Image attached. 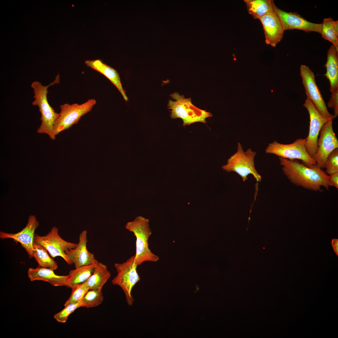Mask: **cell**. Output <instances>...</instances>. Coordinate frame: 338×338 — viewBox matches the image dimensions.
<instances>
[{
    "instance_id": "6da1fadb",
    "label": "cell",
    "mask_w": 338,
    "mask_h": 338,
    "mask_svg": "<svg viewBox=\"0 0 338 338\" xmlns=\"http://www.w3.org/2000/svg\"><path fill=\"white\" fill-rule=\"evenodd\" d=\"M279 159L284 173L295 185L315 192H322V187L328 190L332 186L329 175L316 165L309 167L294 160Z\"/></svg>"
},
{
    "instance_id": "7a4b0ae2",
    "label": "cell",
    "mask_w": 338,
    "mask_h": 338,
    "mask_svg": "<svg viewBox=\"0 0 338 338\" xmlns=\"http://www.w3.org/2000/svg\"><path fill=\"white\" fill-rule=\"evenodd\" d=\"M58 75L55 80L47 85H43L39 82H33L31 87L33 90L34 100L32 104L37 106L41 114V123L37 130L39 134H44L48 136L50 138L54 140L56 136L54 134V126L59 115V113L49 104L47 99L48 88L50 86L58 83L59 82Z\"/></svg>"
},
{
    "instance_id": "3957f363",
    "label": "cell",
    "mask_w": 338,
    "mask_h": 338,
    "mask_svg": "<svg viewBox=\"0 0 338 338\" xmlns=\"http://www.w3.org/2000/svg\"><path fill=\"white\" fill-rule=\"evenodd\" d=\"M149 223V219L138 216L125 225V228L132 232L136 237V253L134 255L138 266L145 262H157L159 259L149 248L148 239L152 233Z\"/></svg>"
},
{
    "instance_id": "277c9868",
    "label": "cell",
    "mask_w": 338,
    "mask_h": 338,
    "mask_svg": "<svg viewBox=\"0 0 338 338\" xmlns=\"http://www.w3.org/2000/svg\"><path fill=\"white\" fill-rule=\"evenodd\" d=\"M170 96L174 100H169L167 104L168 109L171 110L170 117L172 119H181L183 126L197 122L205 124L206 119L213 115L210 112L194 106L190 98H185L184 95L176 92Z\"/></svg>"
},
{
    "instance_id": "5b68a950",
    "label": "cell",
    "mask_w": 338,
    "mask_h": 338,
    "mask_svg": "<svg viewBox=\"0 0 338 338\" xmlns=\"http://www.w3.org/2000/svg\"><path fill=\"white\" fill-rule=\"evenodd\" d=\"M256 152L250 148L244 151L239 142L237 143L236 152L228 160L227 164L222 166V169L228 172H233L237 173L245 182L248 176L252 174L257 182H260L261 176L257 171L255 167L254 158Z\"/></svg>"
},
{
    "instance_id": "8992f818",
    "label": "cell",
    "mask_w": 338,
    "mask_h": 338,
    "mask_svg": "<svg viewBox=\"0 0 338 338\" xmlns=\"http://www.w3.org/2000/svg\"><path fill=\"white\" fill-rule=\"evenodd\" d=\"M306 142L305 139L302 138H298L290 144H281L274 141L268 144L265 152L290 160H300L302 164L312 167L316 165V163L306 151Z\"/></svg>"
},
{
    "instance_id": "52a82bcc",
    "label": "cell",
    "mask_w": 338,
    "mask_h": 338,
    "mask_svg": "<svg viewBox=\"0 0 338 338\" xmlns=\"http://www.w3.org/2000/svg\"><path fill=\"white\" fill-rule=\"evenodd\" d=\"M138 266L135 261V255L124 262L116 263L114 265L117 274L112 280V283L122 289L126 301L130 306L133 304L134 300L131 295V291L136 284L141 280L137 271Z\"/></svg>"
},
{
    "instance_id": "ba28073f",
    "label": "cell",
    "mask_w": 338,
    "mask_h": 338,
    "mask_svg": "<svg viewBox=\"0 0 338 338\" xmlns=\"http://www.w3.org/2000/svg\"><path fill=\"white\" fill-rule=\"evenodd\" d=\"M90 99L81 104H65L60 106V111L54 126V134L56 136L77 123L81 118L90 111L96 103Z\"/></svg>"
},
{
    "instance_id": "9c48e42d",
    "label": "cell",
    "mask_w": 338,
    "mask_h": 338,
    "mask_svg": "<svg viewBox=\"0 0 338 338\" xmlns=\"http://www.w3.org/2000/svg\"><path fill=\"white\" fill-rule=\"evenodd\" d=\"M58 229L54 227L48 233L43 236L35 234L34 242L44 247L53 258L60 257L68 264H73L65 252L75 248L77 243L67 241L59 235Z\"/></svg>"
},
{
    "instance_id": "30bf717a",
    "label": "cell",
    "mask_w": 338,
    "mask_h": 338,
    "mask_svg": "<svg viewBox=\"0 0 338 338\" xmlns=\"http://www.w3.org/2000/svg\"><path fill=\"white\" fill-rule=\"evenodd\" d=\"M300 75L307 97L313 102L320 114L327 120H333V115L328 111L320 90L316 83L315 76L309 67L301 64Z\"/></svg>"
},
{
    "instance_id": "8fae6325",
    "label": "cell",
    "mask_w": 338,
    "mask_h": 338,
    "mask_svg": "<svg viewBox=\"0 0 338 338\" xmlns=\"http://www.w3.org/2000/svg\"><path fill=\"white\" fill-rule=\"evenodd\" d=\"M332 120L328 121L320 129L317 141V151L312 157L316 166L322 169L324 168L325 162L329 155L338 148V140L333 130Z\"/></svg>"
},
{
    "instance_id": "7c38bea8",
    "label": "cell",
    "mask_w": 338,
    "mask_h": 338,
    "mask_svg": "<svg viewBox=\"0 0 338 338\" xmlns=\"http://www.w3.org/2000/svg\"><path fill=\"white\" fill-rule=\"evenodd\" d=\"M303 106L308 112L310 119L309 133L305 139L306 151L312 158L317 151L318 136L323 125L328 121L320 114L307 97Z\"/></svg>"
},
{
    "instance_id": "4fadbf2b",
    "label": "cell",
    "mask_w": 338,
    "mask_h": 338,
    "mask_svg": "<svg viewBox=\"0 0 338 338\" xmlns=\"http://www.w3.org/2000/svg\"><path fill=\"white\" fill-rule=\"evenodd\" d=\"M274 12L278 17L284 31L298 29L308 33L315 32L321 34L322 23L308 21L297 13L287 12L279 8L273 4Z\"/></svg>"
},
{
    "instance_id": "5bb4252c",
    "label": "cell",
    "mask_w": 338,
    "mask_h": 338,
    "mask_svg": "<svg viewBox=\"0 0 338 338\" xmlns=\"http://www.w3.org/2000/svg\"><path fill=\"white\" fill-rule=\"evenodd\" d=\"M39 226V222L35 216L31 215L28 218L26 226L16 233L0 232L1 239L11 238L19 243L25 249L30 258L33 257V244L35 231Z\"/></svg>"
},
{
    "instance_id": "9a60e30c",
    "label": "cell",
    "mask_w": 338,
    "mask_h": 338,
    "mask_svg": "<svg viewBox=\"0 0 338 338\" xmlns=\"http://www.w3.org/2000/svg\"><path fill=\"white\" fill-rule=\"evenodd\" d=\"M259 20L264 31L266 43L275 47L282 39L284 31L278 17L274 11Z\"/></svg>"
},
{
    "instance_id": "2e32d148",
    "label": "cell",
    "mask_w": 338,
    "mask_h": 338,
    "mask_svg": "<svg viewBox=\"0 0 338 338\" xmlns=\"http://www.w3.org/2000/svg\"><path fill=\"white\" fill-rule=\"evenodd\" d=\"M87 243V231L84 230L80 234L76 246L65 252L68 258L74 264L75 268L90 264L96 259L94 254L88 250Z\"/></svg>"
},
{
    "instance_id": "e0dca14e",
    "label": "cell",
    "mask_w": 338,
    "mask_h": 338,
    "mask_svg": "<svg viewBox=\"0 0 338 338\" xmlns=\"http://www.w3.org/2000/svg\"><path fill=\"white\" fill-rule=\"evenodd\" d=\"M28 275L31 281L41 280L47 282L54 286L67 287L69 275H59L56 274L54 270L40 266L35 268H29Z\"/></svg>"
},
{
    "instance_id": "ac0fdd59",
    "label": "cell",
    "mask_w": 338,
    "mask_h": 338,
    "mask_svg": "<svg viewBox=\"0 0 338 338\" xmlns=\"http://www.w3.org/2000/svg\"><path fill=\"white\" fill-rule=\"evenodd\" d=\"M85 63L87 66L96 70L108 78L117 88L125 100H128V98L122 87L119 74L115 69L104 63L100 59L88 60Z\"/></svg>"
},
{
    "instance_id": "d6986e66",
    "label": "cell",
    "mask_w": 338,
    "mask_h": 338,
    "mask_svg": "<svg viewBox=\"0 0 338 338\" xmlns=\"http://www.w3.org/2000/svg\"><path fill=\"white\" fill-rule=\"evenodd\" d=\"M324 67L326 70L324 75L329 80L330 91L338 90V50L333 45L327 51V61Z\"/></svg>"
},
{
    "instance_id": "ffe728a7",
    "label": "cell",
    "mask_w": 338,
    "mask_h": 338,
    "mask_svg": "<svg viewBox=\"0 0 338 338\" xmlns=\"http://www.w3.org/2000/svg\"><path fill=\"white\" fill-rule=\"evenodd\" d=\"M98 262L96 259L90 264L70 270L68 274L69 281L67 287L72 289L76 285L87 280L94 273Z\"/></svg>"
},
{
    "instance_id": "44dd1931",
    "label": "cell",
    "mask_w": 338,
    "mask_h": 338,
    "mask_svg": "<svg viewBox=\"0 0 338 338\" xmlns=\"http://www.w3.org/2000/svg\"><path fill=\"white\" fill-rule=\"evenodd\" d=\"M248 13L255 19H259L274 11L273 0H244Z\"/></svg>"
},
{
    "instance_id": "7402d4cb",
    "label": "cell",
    "mask_w": 338,
    "mask_h": 338,
    "mask_svg": "<svg viewBox=\"0 0 338 338\" xmlns=\"http://www.w3.org/2000/svg\"><path fill=\"white\" fill-rule=\"evenodd\" d=\"M111 276L106 265L98 262L92 275L87 280L89 289H102Z\"/></svg>"
},
{
    "instance_id": "603a6c76",
    "label": "cell",
    "mask_w": 338,
    "mask_h": 338,
    "mask_svg": "<svg viewBox=\"0 0 338 338\" xmlns=\"http://www.w3.org/2000/svg\"><path fill=\"white\" fill-rule=\"evenodd\" d=\"M322 24V37L331 42L338 50V21H335L331 18H325Z\"/></svg>"
},
{
    "instance_id": "cb8c5ba5",
    "label": "cell",
    "mask_w": 338,
    "mask_h": 338,
    "mask_svg": "<svg viewBox=\"0 0 338 338\" xmlns=\"http://www.w3.org/2000/svg\"><path fill=\"white\" fill-rule=\"evenodd\" d=\"M33 257L41 267L55 270L58 268L57 263L48 253L47 250L41 245L34 242Z\"/></svg>"
},
{
    "instance_id": "d4e9b609",
    "label": "cell",
    "mask_w": 338,
    "mask_h": 338,
    "mask_svg": "<svg viewBox=\"0 0 338 338\" xmlns=\"http://www.w3.org/2000/svg\"><path fill=\"white\" fill-rule=\"evenodd\" d=\"M104 300L102 289H89L85 294L82 300L85 307L91 308L101 304Z\"/></svg>"
},
{
    "instance_id": "484cf974",
    "label": "cell",
    "mask_w": 338,
    "mask_h": 338,
    "mask_svg": "<svg viewBox=\"0 0 338 338\" xmlns=\"http://www.w3.org/2000/svg\"><path fill=\"white\" fill-rule=\"evenodd\" d=\"M72 289L71 294L64 303V306L81 301L89 288L86 280L82 283L76 285Z\"/></svg>"
},
{
    "instance_id": "4316f807",
    "label": "cell",
    "mask_w": 338,
    "mask_h": 338,
    "mask_svg": "<svg viewBox=\"0 0 338 338\" xmlns=\"http://www.w3.org/2000/svg\"><path fill=\"white\" fill-rule=\"evenodd\" d=\"M85 307V305L81 300L79 302L69 304L64 306V308L54 315V318L58 322L65 323L70 314L77 308Z\"/></svg>"
},
{
    "instance_id": "83f0119b",
    "label": "cell",
    "mask_w": 338,
    "mask_h": 338,
    "mask_svg": "<svg viewBox=\"0 0 338 338\" xmlns=\"http://www.w3.org/2000/svg\"><path fill=\"white\" fill-rule=\"evenodd\" d=\"M326 173L329 175L338 172V148L332 151L327 156L324 165Z\"/></svg>"
},
{
    "instance_id": "f1b7e54d",
    "label": "cell",
    "mask_w": 338,
    "mask_h": 338,
    "mask_svg": "<svg viewBox=\"0 0 338 338\" xmlns=\"http://www.w3.org/2000/svg\"><path fill=\"white\" fill-rule=\"evenodd\" d=\"M327 106L333 110L334 115H333V119L336 117L338 115V90L331 92L330 98L328 102Z\"/></svg>"
},
{
    "instance_id": "f546056e",
    "label": "cell",
    "mask_w": 338,
    "mask_h": 338,
    "mask_svg": "<svg viewBox=\"0 0 338 338\" xmlns=\"http://www.w3.org/2000/svg\"><path fill=\"white\" fill-rule=\"evenodd\" d=\"M330 181L332 186L338 188V172L329 175Z\"/></svg>"
},
{
    "instance_id": "4dcf8cb0",
    "label": "cell",
    "mask_w": 338,
    "mask_h": 338,
    "mask_svg": "<svg viewBox=\"0 0 338 338\" xmlns=\"http://www.w3.org/2000/svg\"><path fill=\"white\" fill-rule=\"evenodd\" d=\"M331 245L333 249L337 255H338V239H333L331 241Z\"/></svg>"
},
{
    "instance_id": "1f68e13d",
    "label": "cell",
    "mask_w": 338,
    "mask_h": 338,
    "mask_svg": "<svg viewBox=\"0 0 338 338\" xmlns=\"http://www.w3.org/2000/svg\"><path fill=\"white\" fill-rule=\"evenodd\" d=\"M196 290L195 291L194 293H195L198 291L199 289V288L198 286V285L197 284L196 285Z\"/></svg>"
}]
</instances>
